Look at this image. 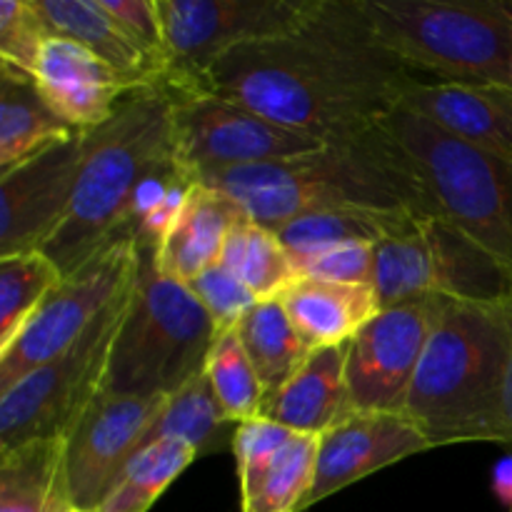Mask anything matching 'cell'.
<instances>
[{
    "label": "cell",
    "instance_id": "20",
    "mask_svg": "<svg viewBox=\"0 0 512 512\" xmlns=\"http://www.w3.org/2000/svg\"><path fill=\"white\" fill-rule=\"evenodd\" d=\"M240 218L245 213L233 198L200 183L163 243L155 245V265L168 278L190 283L195 275L220 263Z\"/></svg>",
    "mask_w": 512,
    "mask_h": 512
},
{
    "label": "cell",
    "instance_id": "31",
    "mask_svg": "<svg viewBox=\"0 0 512 512\" xmlns=\"http://www.w3.org/2000/svg\"><path fill=\"white\" fill-rule=\"evenodd\" d=\"M63 280L65 275L43 250L0 258V353L23 333Z\"/></svg>",
    "mask_w": 512,
    "mask_h": 512
},
{
    "label": "cell",
    "instance_id": "7",
    "mask_svg": "<svg viewBox=\"0 0 512 512\" xmlns=\"http://www.w3.org/2000/svg\"><path fill=\"white\" fill-rule=\"evenodd\" d=\"M383 123L418 170L435 215L512 275V158L470 148L405 108H395Z\"/></svg>",
    "mask_w": 512,
    "mask_h": 512
},
{
    "label": "cell",
    "instance_id": "14",
    "mask_svg": "<svg viewBox=\"0 0 512 512\" xmlns=\"http://www.w3.org/2000/svg\"><path fill=\"white\" fill-rule=\"evenodd\" d=\"M163 398L100 393L65 435V478L78 510L98 512L120 473L143 445Z\"/></svg>",
    "mask_w": 512,
    "mask_h": 512
},
{
    "label": "cell",
    "instance_id": "13",
    "mask_svg": "<svg viewBox=\"0 0 512 512\" xmlns=\"http://www.w3.org/2000/svg\"><path fill=\"white\" fill-rule=\"evenodd\" d=\"M443 298H418L383 308L348 343L345 383L358 413H403Z\"/></svg>",
    "mask_w": 512,
    "mask_h": 512
},
{
    "label": "cell",
    "instance_id": "39",
    "mask_svg": "<svg viewBox=\"0 0 512 512\" xmlns=\"http://www.w3.org/2000/svg\"><path fill=\"white\" fill-rule=\"evenodd\" d=\"M508 325H510V360H508V378H505L503 393V443L512 453V300L508 303Z\"/></svg>",
    "mask_w": 512,
    "mask_h": 512
},
{
    "label": "cell",
    "instance_id": "8",
    "mask_svg": "<svg viewBox=\"0 0 512 512\" xmlns=\"http://www.w3.org/2000/svg\"><path fill=\"white\" fill-rule=\"evenodd\" d=\"M370 288L380 308L418 298L503 308L512 300V275L463 230L428 215L375 245Z\"/></svg>",
    "mask_w": 512,
    "mask_h": 512
},
{
    "label": "cell",
    "instance_id": "3",
    "mask_svg": "<svg viewBox=\"0 0 512 512\" xmlns=\"http://www.w3.org/2000/svg\"><path fill=\"white\" fill-rule=\"evenodd\" d=\"M510 360L508 305L445 300L420 358L403 415L430 443H503Z\"/></svg>",
    "mask_w": 512,
    "mask_h": 512
},
{
    "label": "cell",
    "instance_id": "23",
    "mask_svg": "<svg viewBox=\"0 0 512 512\" xmlns=\"http://www.w3.org/2000/svg\"><path fill=\"white\" fill-rule=\"evenodd\" d=\"M75 133L45 103L33 78L0 65V173Z\"/></svg>",
    "mask_w": 512,
    "mask_h": 512
},
{
    "label": "cell",
    "instance_id": "38",
    "mask_svg": "<svg viewBox=\"0 0 512 512\" xmlns=\"http://www.w3.org/2000/svg\"><path fill=\"white\" fill-rule=\"evenodd\" d=\"M493 493L500 503L508 508V512L512 510V453L500 458L493 468Z\"/></svg>",
    "mask_w": 512,
    "mask_h": 512
},
{
    "label": "cell",
    "instance_id": "11",
    "mask_svg": "<svg viewBox=\"0 0 512 512\" xmlns=\"http://www.w3.org/2000/svg\"><path fill=\"white\" fill-rule=\"evenodd\" d=\"M138 260L140 243L133 235L120 233L75 273L65 275L23 333L0 353V390L68 350L133 283Z\"/></svg>",
    "mask_w": 512,
    "mask_h": 512
},
{
    "label": "cell",
    "instance_id": "15",
    "mask_svg": "<svg viewBox=\"0 0 512 512\" xmlns=\"http://www.w3.org/2000/svg\"><path fill=\"white\" fill-rule=\"evenodd\" d=\"M83 133L0 173V258L43 250L73 200Z\"/></svg>",
    "mask_w": 512,
    "mask_h": 512
},
{
    "label": "cell",
    "instance_id": "16",
    "mask_svg": "<svg viewBox=\"0 0 512 512\" xmlns=\"http://www.w3.org/2000/svg\"><path fill=\"white\" fill-rule=\"evenodd\" d=\"M433 448L428 435L403 413L353 410L320 435L315 480L305 510L388 465Z\"/></svg>",
    "mask_w": 512,
    "mask_h": 512
},
{
    "label": "cell",
    "instance_id": "28",
    "mask_svg": "<svg viewBox=\"0 0 512 512\" xmlns=\"http://www.w3.org/2000/svg\"><path fill=\"white\" fill-rule=\"evenodd\" d=\"M220 263L238 275L258 300L280 298L300 278L293 255L285 250L275 230L255 223L248 215L235 223Z\"/></svg>",
    "mask_w": 512,
    "mask_h": 512
},
{
    "label": "cell",
    "instance_id": "5",
    "mask_svg": "<svg viewBox=\"0 0 512 512\" xmlns=\"http://www.w3.org/2000/svg\"><path fill=\"white\" fill-rule=\"evenodd\" d=\"M380 48L448 83L512 85V0H358Z\"/></svg>",
    "mask_w": 512,
    "mask_h": 512
},
{
    "label": "cell",
    "instance_id": "40",
    "mask_svg": "<svg viewBox=\"0 0 512 512\" xmlns=\"http://www.w3.org/2000/svg\"><path fill=\"white\" fill-rule=\"evenodd\" d=\"M68 512H83V510H78V508H70Z\"/></svg>",
    "mask_w": 512,
    "mask_h": 512
},
{
    "label": "cell",
    "instance_id": "1",
    "mask_svg": "<svg viewBox=\"0 0 512 512\" xmlns=\"http://www.w3.org/2000/svg\"><path fill=\"white\" fill-rule=\"evenodd\" d=\"M415 78L380 48L358 0H318L300 28L220 55L200 93L330 143L383 123Z\"/></svg>",
    "mask_w": 512,
    "mask_h": 512
},
{
    "label": "cell",
    "instance_id": "35",
    "mask_svg": "<svg viewBox=\"0 0 512 512\" xmlns=\"http://www.w3.org/2000/svg\"><path fill=\"white\" fill-rule=\"evenodd\" d=\"M293 430L283 428V425L273 423L268 418H255L248 423L238 425L233 435V453L235 463H238V485L253 483L270 460L288 445L293 438Z\"/></svg>",
    "mask_w": 512,
    "mask_h": 512
},
{
    "label": "cell",
    "instance_id": "29",
    "mask_svg": "<svg viewBox=\"0 0 512 512\" xmlns=\"http://www.w3.org/2000/svg\"><path fill=\"white\" fill-rule=\"evenodd\" d=\"M320 435L295 433L268 468L240 488V512H303L318 463Z\"/></svg>",
    "mask_w": 512,
    "mask_h": 512
},
{
    "label": "cell",
    "instance_id": "17",
    "mask_svg": "<svg viewBox=\"0 0 512 512\" xmlns=\"http://www.w3.org/2000/svg\"><path fill=\"white\" fill-rule=\"evenodd\" d=\"M398 108L470 148L512 158V85L415 78Z\"/></svg>",
    "mask_w": 512,
    "mask_h": 512
},
{
    "label": "cell",
    "instance_id": "25",
    "mask_svg": "<svg viewBox=\"0 0 512 512\" xmlns=\"http://www.w3.org/2000/svg\"><path fill=\"white\" fill-rule=\"evenodd\" d=\"M420 218H428V215L385 213V210L365 208L320 210V213L298 215V218L288 220L275 228V235L298 265L323 250L338 248L345 243L378 245L413 228Z\"/></svg>",
    "mask_w": 512,
    "mask_h": 512
},
{
    "label": "cell",
    "instance_id": "26",
    "mask_svg": "<svg viewBox=\"0 0 512 512\" xmlns=\"http://www.w3.org/2000/svg\"><path fill=\"white\" fill-rule=\"evenodd\" d=\"M235 330H238L250 363L255 365L265 395L283 388L313 353L295 330L280 298L255 303Z\"/></svg>",
    "mask_w": 512,
    "mask_h": 512
},
{
    "label": "cell",
    "instance_id": "32",
    "mask_svg": "<svg viewBox=\"0 0 512 512\" xmlns=\"http://www.w3.org/2000/svg\"><path fill=\"white\" fill-rule=\"evenodd\" d=\"M203 373L230 423L243 425L248 420L260 418L265 388L240 343L238 330H223L215 335Z\"/></svg>",
    "mask_w": 512,
    "mask_h": 512
},
{
    "label": "cell",
    "instance_id": "33",
    "mask_svg": "<svg viewBox=\"0 0 512 512\" xmlns=\"http://www.w3.org/2000/svg\"><path fill=\"white\" fill-rule=\"evenodd\" d=\"M48 20L35 0H3L0 3V65L33 78V68L48 38Z\"/></svg>",
    "mask_w": 512,
    "mask_h": 512
},
{
    "label": "cell",
    "instance_id": "41",
    "mask_svg": "<svg viewBox=\"0 0 512 512\" xmlns=\"http://www.w3.org/2000/svg\"><path fill=\"white\" fill-rule=\"evenodd\" d=\"M510 512H512V510H510Z\"/></svg>",
    "mask_w": 512,
    "mask_h": 512
},
{
    "label": "cell",
    "instance_id": "19",
    "mask_svg": "<svg viewBox=\"0 0 512 512\" xmlns=\"http://www.w3.org/2000/svg\"><path fill=\"white\" fill-rule=\"evenodd\" d=\"M348 343L318 348L303 368L275 393L265 395L260 418H268L293 433L323 435L353 413L345 383Z\"/></svg>",
    "mask_w": 512,
    "mask_h": 512
},
{
    "label": "cell",
    "instance_id": "22",
    "mask_svg": "<svg viewBox=\"0 0 512 512\" xmlns=\"http://www.w3.org/2000/svg\"><path fill=\"white\" fill-rule=\"evenodd\" d=\"M55 35L75 40L113 68L133 90L163 85L148 55L125 35L100 0H35Z\"/></svg>",
    "mask_w": 512,
    "mask_h": 512
},
{
    "label": "cell",
    "instance_id": "2",
    "mask_svg": "<svg viewBox=\"0 0 512 512\" xmlns=\"http://www.w3.org/2000/svg\"><path fill=\"white\" fill-rule=\"evenodd\" d=\"M200 183L233 198L270 230L298 215L340 208L435 215L418 170L385 123L288 160L208 170Z\"/></svg>",
    "mask_w": 512,
    "mask_h": 512
},
{
    "label": "cell",
    "instance_id": "12",
    "mask_svg": "<svg viewBox=\"0 0 512 512\" xmlns=\"http://www.w3.org/2000/svg\"><path fill=\"white\" fill-rule=\"evenodd\" d=\"M173 95L175 158L195 175L275 163L313 153L328 140L283 128L245 105L213 93Z\"/></svg>",
    "mask_w": 512,
    "mask_h": 512
},
{
    "label": "cell",
    "instance_id": "30",
    "mask_svg": "<svg viewBox=\"0 0 512 512\" xmlns=\"http://www.w3.org/2000/svg\"><path fill=\"white\" fill-rule=\"evenodd\" d=\"M193 460H198L195 448L178 440L143 445L125 465L98 512H148Z\"/></svg>",
    "mask_w": 512,
    "mask_h": 512
},
{
    "label": "cell",
    "instance_id": "18",
    "mask_svg": "<svg viewBox=\"0 0 512 512\" xmlns=\"http://www.w3.org/2000/svg\"><path fill=\"white\" fill-rule=\"evenodd\" d=\"M33 83L55 115L75 133H90L108 123L133 90L88 48L55 33L40 50Z\"/></svg>",
    "mask_w": 512,
    "mask_h": 512
},
{
    "label": "cell",
    "instance_id": "36",
    "mask_svg": "<svg viewBox=\"0 0 512 512\" xmlns=\"http://www.w3.org/2000/svg\"><path fill=\"white\" fill-rule=\"evenodd\" d=\"M115 23L150 58L165 80V35L158 0H100Z\"/></svg>",
    "mask_w": 512,
    "mask_h": 512
},
{
    "label": "cell",
    "instance_id": "10",
    "mask_svg": "<svg viewBox=\"0 0 512 512\" xmlns=\"http://www.w3.org/2000/svg\"><path fill=\"white\" fill-rule=\"evenodd\" d=\"M170 93H200L210 65L238 45L300 28L318 0H158Z\"/></svg>",
    "mask_w": 512,
    "mask_h": 512
},
{
    "label": "cell",
    "instance_id": "9",
    "mask_svg": "<svg viewBox=\"0 0 512 512\" xmlns=\"http://www.w3.org/2000/svg\"><path fill=\"white\" fill-rule=\"evenodd\" d=\"M133 283L68 350L0 390V453L30 440L65 438L88 405L103 393L110 353L128 310Z\"/></svg>",
    "mask_w": 512,
    "mask_h": 512
},
{
    "label": "cell",
    "instance_id": "27",
    "mask_svg": "<svg viewBox=\"0 0 512 512\" xmlns=\"http://www.w3.org/2000/svg\"><path fill=\"white\" fill-rule=\"evenodd\" d=\"M235 428L238 425L230 423L203 373L178 393L168 395L163 410L145 433L143 445L158 443V440H178L195 448L200 458V455L218 453L228 445L233 448Z\"/></svg>",
    "mask_w": 512,
    "mask_h": 512
},
{
    "label": "cell",
    "instance_id": "21",
    "mask_svg": "<svg viewBox=\"0 0 512 512\" xmlns=\"http://www.w3.org/2000/svg\"><path fill=\"white\" fill-rule=\"evenodd\" d=\"M280 300L310 350L350 343L383 310L370 285L318 278H298Z\"/></svg>",
    "mask_w": 512,
    "mask_h": 512
},
{
    "label": "cell",
    "instance_id": "6",
    "mask_svg": "<svg viewBox=\"0 0 512 512\" xmlns=\"http://www.w3.org/2000/svg\"><path fill=\"white\" fill-rule=\"evenodd\" d=\"M213 320L190 288L155 265V245L140 243L138 275L110 353L105 395L163 398L205 370L215 343Z\"/></svg>",
    "mask_w": 512,
    "mask_h": 512
},
{
    "label": "cell",
    "instance_id": "37",
    "mask_svg": "<svg viewBox=\"0 0 512 512\" xmlns=\"http://www.w3.org/2000/svg\"><path fill=\"white\" fill-rule=\"evenodd\" d=\"M373 258L375 245L345 243L303 260V263H298V270L300 278H318L343 285H370Z\"/></svg>",
    "mask_w": 512,
    "mask_h": 512
},
{
    "label": "cell",
    "instance_id": "24",
    "mask_svg": "<svg viewBox=\"0 0 512 512\" xmlns=\"http://www.w3.org/2000/svg\"><path fill=\"white\" fill-rule=\"evenodd\" d=\"M65 438L30 440L0 453V512H68Z\"/></svg>",
    "mask_w": 512,
    "mask_h": 512
},
{
    "label": "cell",
    "instance_id": "4",
    "mask_svg": "<svg viewBox=\"0 0 512 512\" xmlns=\"http://www.w3.org/2000/svg\"><path fill=\"white\" fill-rule=\"evenodd\" d=\"M83 165L65 220L43 253L70 275L123 230L140 180L173 148V95L165 85L130 90L108 123L83 133Z\"/></svg>",
    "mask_w": 512,
    "mask_h": 512
},
{
    "label": "cell",
    "instance_id": "34",
    "mask_svg": "<svg viewBox=\"0 0 512 512\" xmlns=\"http://www.w3.org/2000/svg\"><path fill=\"white\" fill-rule=\"evenodd\" d=\"M185 285H188L190 293L198 298V303L203 305L205 313L210 315V320H213L218 333L238 328L240 320L250 313V308H253L255 303H260L253 295V290H250L238 275L230 273L223 263L203 270V273L195 275V278Z\"/></svg>",
    "mask_w": 512,
    "mask_h": 512
}]
</instances>
